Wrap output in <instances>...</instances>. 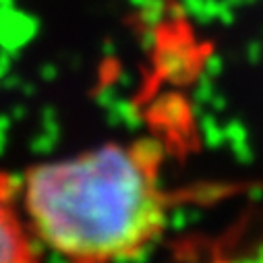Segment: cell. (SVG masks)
I'll return each mask as SVG.
<instances>
[{
    "label": "cell",
    "mask_w": 263,
    "mask_h": 263,
    "mask_svg": "<svg viewBox=\"0 0 263 263\" xmlns=\"http://www.w3.org/2000/svg\"><path fill=\"white\" fill-rule=\"evenodd\" d=\"M0 263H44L21 205V178L0 168Z\"/></svg>",
    "instance_id": "2"
},
{
    "label": "cell",
    "mask_w": 263,
    "mask_h": 263,
    "mask_svg": "<svg viewBox=\"0 0 263 263\" xmlns=\"http://www.w3.org/2000/svg\"><path fill=\"white\" fill-rule=\"evenodd\" d=\"M21 205L60 261L133 263L166 234L174 199L162 147L130 139L33 164L21 176Z\"/></svg>",
    "instance_id": "1"
}]
</instances>
